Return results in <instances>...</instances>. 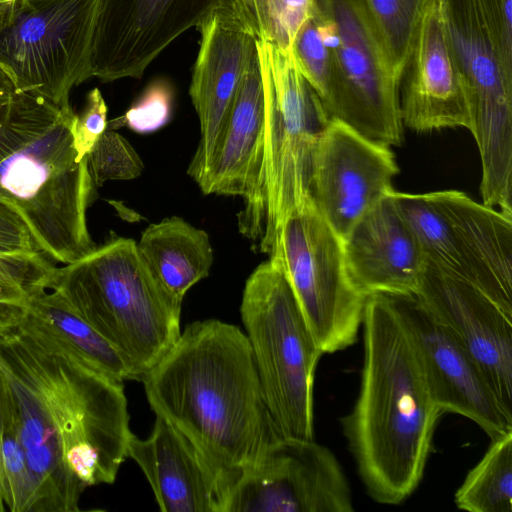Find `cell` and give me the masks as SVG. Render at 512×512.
Wrapping results in <instances>:
<instances>
[{
  "instance_id": "20",
  "label": "cell",
  "mask_w": 512,
  "mask_h": 512,
  "mask_svg": "<svg viewBox=\"0 0 512 512\" xmlns=\"http://www.w3.org/2000/svg\"><path fill=\"white\" fill-rule=\"evenodd\" d=\"M347 272L365 296H414L426 260L394 191L363 215L342 239Z\"/></svg>"
},
{
  "instance_id": "17",
  "label": "cell",
  "mask_w": 512,
  "mask_h": 512,
  "mask_svg": "<svg viewBox=\"0 0 512 512\" xmlns=\"http://www.w3.org/2000/svg\"><path fill=\"white\" fill-rule=\"evenodd\" d=\"M414 297L470 353L512 414V314L475 286L428 263Z\"/></svg>"
},
{
  "instance_id": "29",
  "label": "cell",
  "mask_w": 512,
  "mask_h": 512,
  "mask_svg": "<svg viewBox=\"0 0 512 512\" xmlns=\"http://www.w3.org/2000/svg\"><path fill=\"white\" fill-rule=\"evenodd\" d=\"M290 52L323 103L335 79L336 61L328 25L318 5L298 29Z\"/></svg>"
},
{
  "instance_id": "34",
  "label": "cell",
  "mask_w": 512,
  "mask_h": 512,
  "mask_svg": "<svg viewBox=\"0 0 512 512\" xmlns=\"http://www.w3.org/2000/svg\"><path fill=\"white\" fill-rule=\"evenodd\" d=\"M107 105L98 88L92 89L79 115L73 121L74 146L79 159L87 157L95 143L107 129Z\"/></svg>"
},
{
  "instance_id": "35",
  "label": "cell",
  "mask_w": 512,
  "mask_h": 512,
  "mask_svg": "<svg viewBox=\"0 0 512 512\" xmlns=\"http://www.w3.org/2000/svg\"><path fill=\"white\" fill-rule=\"evenodd\" d=\"M480 1L501 66L512 77V0Z\"/></svg>"
},
{
  "instance_id": "19",
  "label": "cell",
  "mask_w": 512,
  "mask_h": 512,
  "mask_svg": "<svg viewBox=\"0 0 512 512\" xmlns=\"http://www.w3.org/2000/svg\"><path fill=\"white\" fill-rule=\"evenodd\" d=\"M411 331L425 378L441 413L460 414L494 439L512 431L508 413L470 353L414 296H393Z\"/></svg>"
},
{
  "instance_id": "38",
  "label": "cell",
  "mask_w": 512,
  "mask_h": 512,
  "mask_svg": "<svg viewBox=\"0 0 512 512\" xmlns=\"http://www.w3.org/2000/svg\"><path fill=\"white\" fill-rule=\"evenodd\" d=\"M15 92L16 88L12 78L0 65V106L6 103Z\"/></svg>"
},
{
  "instance_id": "15",
  "label": "cell",
  "mask_w": 512,
  "mask_h": 512,
  "mask_svg": "<svg viewBox=\"0 0 512 512\" xmlns=\"http://www.w3.org/2000/svg\"><path fill=\"white\" fill-rule=\"evenodd\" d=\"M218 0H100L90 72L103 82L140 79L179 36L200 24Z\"/></svg>"
},
{
  "instance_id": "40",
  "label": "cell",
  "mask_w": 512,
  "mask_h": 512,
  "mask_svg": "<svg viewBox=\"0 0 512 512\" xmlns=\"http://www.w3.org/2000/svg\"><path fill=\"white\" fill-rule=\"evenodd\" d=\"M3 1H6V0H0V2H3Z\"/></svg>"
},
{
  "instance_id": "6",
  "label": "cell",
  "mask_w": 512,
  "mask_h": 512,
  "mask_svg": "<svg viewBox=\"0 0 512 512\" xmlns=\"http://www.w3.org/2000/svg\"><path fill=\"white\" fill-rule=\"evenodd\" d=\"M240 314L275 433L313 439L314 378L323 352L286 276L271 259L248 277Z\"/></svg>"
},
{
  "instance_id": "37",
  "label": "cell",
  "mask_w": 512,
  "mask_h": 512,
  "mask_svg": "<svg viewBox=\"0 0 512 512\" xmlns=\"http://www.w3.org/2000/svg\"><path fill=\"white\" fill-rule=\"evenodd\" d=\"M14 424V410L6 377L0 369V495L3 490L2 442L5 432ZM3 499V498H2Z\"/></svg>"
},
{
  "instance_id": "27",
  "label": "cell",
  "mask_w": 512,
  "mask_h": 512,
  "mask_svg": "<svg viewBox=\"0 0 512 512\" xmlns=\"http://www.w3.org/2000/svg\"><path fill=\"white\" fill-rule=\"evenodd\" d=\"M257 41L290 51L302 23L313 13L317 0H229Z\"/></svg>"
},
{
  "instance_id": "13",
  "label": "cell",
  "mask_w": 512,
  "mask_h": 512,
  "mask_svg": "<svg viewBox=\"0 0 512 512\" xmlns=\"http://www.w3.org/2000/svg\"><path fill=\"white\" fill-rule=\"evenodd\" d=\"M334 456L313 439H272L230 489L223 512H351Z\"/></svg>"
},
{
  "instance_id": "24",
  "label": "cell",
  "mask_w": 512,
  "mask_h": 512,
  "mask_svg": "<svg viewBox=\"0 0 512 512\" xmlns=\"http://www.w3.org/2000/svg\"><path fill=\"white\" fill-rule=\"evenodd\" d=\"M27 305V317L78 359L115 380H134L121 354L57 291L38 288L30 294Z\"/></svg>"
},
{
  "instance_id": "18",
  "label": "cell",
  "mask_w": 512,
  "mask_h": 512,
  "mask_svg": "<svg viewBox=\"0 0 512 512\" xmlns=\"http://www.w3.org/2000/svg\"><path fill=\"white\" fill-rule=\"evenodd\" d=\"M403 126L472 131L468 94L447 38L440 0H426L398 79Z\"/></svg>"
},
{
  "instance_id": "31",
  "label": "cell",
  "mask_w": 512,
  "mask_h": 512,
  "mask_svg": "<svg viewBox=\"0 0 512 512\" xmlns=\"http://www.w3.org/2000/svg\"><path fill=\"white\" fill-rule=\"evenodd\" d=\"M87 167L96 187L108 180H132L139 177L144 164L129 141L106 129L87 155Z\"/></svg>"
},
{
  "instance_id": "8",
  "label": "cell",
  "mask_w": 512,
  "mask_h": 512,
  "mask_svg": "<svg viewBox=\"0 0 512 512\" xmlns=\"http://www.w3.org/2000/svg\"><path fill=\"white\" fill-rule=\"evenodd\" d=\"M426 263L475 286L512 314V217L457 190L394 191Z\"/></svg>"
},
{
  "instance_id": "12",
  "label": "cell",
  "mask_w": 512,
  "mask_h": 512,
  "mask_svg": "<svg viewBox=\"0 0 512 512\" xmlns=\"http://www.w3.org/2000/svg\"><path fill=\"white\" fill-rule=\"evenodd\" d=\"M317 4L336 61L335 79L323 101L329 118L378 144L400 145L398 83L365 0H317Z\"/></svg>"
},
{
  "instance_id": "32",
  "label": "cell",
  "mask_w": 512,
  "mask_h": 512,
  "mask_svg": "<svg viewBox=\"0 0 512 512\" xmlns=\"http://www.w3.org/2000/svg\"><path fill=\"white\" fill-rule=\"evenodd\" d=\"M2 498L11 512H36L37 490L14 424L2 442Z\"/></svg>"
},
{
  "instance_id": "26",
  "label": "cell",
  "mask_w": 512,
  "mask_h": 512,
  "mask_svg": "<svg viewBox=\"0 0 512 512\" xmlns=\"http://www.w3.org/2000/svg\"><path fill=\"white\" fill-rule=\"evenodd\" d=\"M55 268L44 253L0 255V329L23 321L30 294L41 287L49 289Z\"/></svg>"
},
{
  "instance_id": "28",
  "label": "cell",
  "mask_w": 512,
  "mask_h": 512,
  "mask_svg": "<svg viewBox=\"0 0 512 512\" xmlns=\"http://www.w3.org/2000/svg\"><path fill=\"white\" fill-rule=\"evenodd\" d=\"M69 109L35 94L15 92L0 106V162L43 134Z\"/></svg>"
},
{
  "instance_id": "9",
  "label": "cell",
  "mask_w": 512,
  "mask_h": 512,
  "mask_svg": "<svg viewBox=\"0 0 512 512\" xmlns=\"http://www.w3.org/2000/svg\"><path fill=\"white\" fill-rule=\"evenodd\" d=\"M100 0L0 2V65L16 92L71 108L73 87L91 78L90 55Z\"/></svg>"
},
{
  "instance_id": "7",
  "label": "cell",
  "mask_w": 512,
  "mask_h": 512,
  "mask_svg": "<svg viewBox=\"0 0 512 512\" xmlns=\"http://www.w3.org/2000/svg\"><path fill=\"white\" fill-rule=\"evenodd\" d=\"M72 108L39 137L0 162V198L25 220L41 251L69 264L97 245L87 226L96 195L87 157L74 146Z\"/></svg>"
},
{
  "instance_id": "10",
  "label": "cell",
  "mask_w": 512,
  "mask_h": 512,
  "mask_svg": "<svg viewBox=\"0 0 512 512\" xmlns=\"http://www.w3.org/2000/svg\"><path fill=\"white\" fill-rule=\"evenodd\" d=\"M481 158L482 203L512 215V77L503 70L480 0H440Z\"/></svg>"
},
{
  "instance_id": "36",
  "label": "cell",
  "mask_w": 512,
  "mask_h": 512,
  "mask_svg": "<svg viewBox=\"0 0 512 512\" xmlns=\"http://www.w3.org/2000/svg\"><path fill=\"white\" fill-rule=\"evenodd\" d=\"M43 253L18 210L0 198V255Z\"/></svg>"
},
{
  "instance_id": "3",
  "label": "cell",
  "mask_w": 512,
  "mask_h": 512,
  "mask_svg": "<svg viewBox=\"0 0 512 512\" xmlns=\"http://www.w3.org/2000/svg\"><path fill=\"white\" fill-rule=\"evenodd\" d=\"M362 327L360 390L344 433L370 496L395 505L420 483L442 413L395 298L368 296Z\"/></svg>"
},
{
  "instance_id": "2",
  "label": "cell",
  "mask_w": 512,
  "mask_h": 512,
  "mask_svg": "<svg viewBox=\"0 0 512 512\" xmlns=\"http://www.w3.org/2000/svg\"><path fill=\"white\" fill-rule=\"evenodd\" d=\"M151 409L184 435L225 499L275 433L247 336L208 319L190 323L141 381Z\"/></svg>"
},
{
  "instance_id": "30",
  "label": "cell",
  "mask_w": 512,
  "mask_h": 512,
  "mask_svg": "<svg viewBox=\"0 0 512 512\" xmlns=\"http://www.w3.org/2000/svg\"><path fill=\"white\" fill-rule=\"evenodd\" d=\"M426 0H365L397 80Z\"/></svg>"
},
{
  "instance_id": "1",
  "label": "cell",
  "mask_w": 512,
  "mask_h": 512,
  "mask_svg": "<svg viewBox=\"0 0 512 512\" xmlns=\"http://www.w3.org/2000/svg\"><path fill=\"white\" fill-rule=\"evenodd\" d=\"M0 369L36 512H78L84 490L112 484L127 458L133 433L123 382L88 366L27 315L0 329Z\"/></svg>"
},
{
  "instance_id": "14",
  "label": "cell",
  "mask_w": 512,
  "mask_h": 512,
  "mask_svg": "<svg viewBox=\"0 0 512 512\" xmlns=\"http://www.w3.org/2000/svg\"><path fill=\"white\" fill-rule=\"evenodd\" d=\"M398 171L390 147L330 119L314 154L310 201L343 239L363 215L394 191Z\"/></svg>"
},
{
  "instance_id": "21",
  "label": "cell",
  "mask_w": 512,
  "mask_h": 512,
  "mask_svg": "<svg viewBox=\"0 0 512 512\" xmlns=\"http://www.w3.org/2000/svg\"><path fill=\"white\" fill-rule=\"evenodd\" d=\"M127 457L143 471L162 512H223V494L205 460L175 427L156 416L146 439L132 434Z\"/></svg>"
},
{
  "instance_id": "39",
  "label": "cell",
  "mask_w": 512,
  "mask_h": 512,
  "mask_svg": "<svg viewBox=\"0 0 512 512\" xmlns=\"http://www.w3.org/2000/svg\"><path fill=\"white\" fill-rule=\"evenodd\" d=\"M5 510V504L3 502V499L0 495V512L4 511Z\"/></svg>"
},
{
  "instance_id": "22",
  "label": "cell",
  "mask_w": 512,
  "mask_h": 512,
  "mask_svg": "<svg viewBox=\"0 0 512 512\" xmlns=\"http://www.w3.org/2000/svg\"><path fill=\"white\" fill-rule=\"evenodd\" d=\"M264 126L265 97L256 54L244 74L206 175L198 185L204 194L246 196L258 167Z\"/></svg>"
},
{
  "instance_id": "4",
  "label": "cell",
  "mask_w": 512,
  "mask_h": 512,
  "mask_svg": "<svg viewBox=\"0 0 512 512\" xmlns=\"http://www.w3.org/2000/svg\"><path fill=\"white\" fill-rule=\"evenodd\" d=\"M49 290L61 294L121 354L136 381L180 337L182 300L158 281L133 239L111 236L82 258L56 267Z\"/></svg>"
},
{
  "instance_id": "33",
  "label": "cell",
  "mask_w": 512,
  "mask_h": 512,
  "mask_svg": "<svg viewBox=\"0 0 512 512\" xmlns=\"http://www.w3.org/2000/svg\"><path fill=\"white\" fill-rule=\"evenodd\" d=\"M173 100L169 82L153 81L122 116L108 121L107 128L117 130L126 126L140 134L155 132L171 119Z\"/></svg>"
},
{
  "instance_id": "11",
  "label": "cell",
  "mask_w": 512,
  "mask_h": 512,
  "mask_svg": "<svg viewBox=\"0 0 512 512\" xmlns=\"http://www.w3.org/2000/svg\"><path fill=\"white\" fill-rule=\"evenodd\" d=\"M269 259L286 276L323 354L356 342L368 297L347 272L342 239L311 202L286 218Z\"/></svg>"
},
{
  "instance_id": "25",
  "label": "cell",
  "mask_w": 512,
  "mask_h": 512,
  "mask_svg": "<svg viewBox=\"0 0 512 512\" xmlns=\"http://www.w3.org/2000/svg\"><path fill=\"white\" fill-rule=\"evenodd\" d=\"M455 504L470 512L512 511V431L491 439L457 490Z\"/></svg>"
},
{
  "instance_id": "23",
  "label": "cell",
  "mask_w": 512,
  "mask_h": 512,
  "mask_svg": "<svg viewBox=\"0 0 512 512\" xmlns=\"http://www.w3.org/2000/svg\"><path fill=\"white\" fill-rule=\"evenodd\" d=\"M137 247L158 281L180 300L209 275L214 259L207 232L177 216L150 224Z\"/></svg>"
},
{
  "instance_id": "5",
  "label": "cell",
  "mask_w": 512,
  "mask_h": 512,
  "mask_svg": "<svg viewBox=\"0 0 512 512\" xmlns=\"http://www.w3.org/2000/svg\"><path fill=\"white\" fill-rule=\"evenodd\" d=\"M265 97V126L258 167L239 231L269 254L286 218L310 203L314 154L330 118L290 51L256 42Z\"/></svg>"
},
{
  "instance_id": "16",
  "label": "cell",
  "mask_w": 512,
  "mask_h": 512,
  "mask_svg": "<svg viewBox=\"0 0 512 512\" xmlns=\"http://www.w3.org/2000/svg\"><path fill=\"white\" fill-rule=\"evenodd\" d=\"M199 50L189 95L200 123V141L187 173L199 185L252 59L257 39L229 0H218L197 26Z\"/></svg>"
}]
</instances>
